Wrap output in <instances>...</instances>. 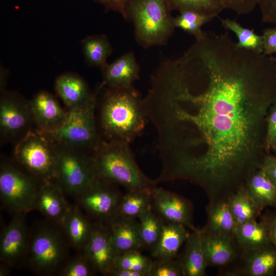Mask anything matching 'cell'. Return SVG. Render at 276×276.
<instances>
[{"label": "cell", "mask_w": 276, "mask_h": 276, "mask_svg": "<svg viewBox=\"0 0 276 276\" xmlns=\"http://www.w3.org/2000/svg\"><path fill=\"white\" fill-rule=\"evenodd\" d=\"M223 27L234 32L237 37V45L242 49L262 53L263 39L262 35L257 34L254 30L244 28L236 20L229 18L221 19Z\"/></svg>", "instance_id": "cell-32"}, {"label": "cell", "mask_w": 276, "mask_h": 276, "mask_svg": "<svg viewBox=\"0 0 276 276\" xmlns=\"http://www.w3.org/2000/svg\"><path fill=\"white\" fill-rule=\"evenodd\" d=\"M83 252L97 273L104 276L111 275L120 255L106 224L94 221L90 237Z\"/></svg>", "instance_id": "cell-14"}, {"label": "cell", "mask_w": 276, "mask_h": 276, "mask_svg": "<svg viewBox=\"0 0 276 276\" xmlns=\"http://www.w3.org/2000/svg\"><path fill=\"white\" fill-rule=\"evenodd\" d=\"M26 214H14L1 233L0 261L11 268L25 266L30 236Z\"/></svg>", "instance_id": "cell-12"}, {"label": "cell", "mask_w": 276, "mask_h": 276, "mask_svg": "<svg viewBox=\"0 0 276 276\" xmlns=\"http://www.w3.org/2000/svg\"><path fill=\"white\" fill-rule=\"evenodd\" d=\"M275 60H276V58H275Z\"/></svg>", "instance_id": "cell-49"}, {"label": "cell", "mask_w": 276, "mask_h": 276, "mask_svg": "<svg viewBox=\"0 0 276 276\" xmlns=\"http://www.w3.org/2000/svg\"><path fill=\"white\" fill-rule=\"evenodd\" d=\"M183 276H204L208 267L202 247L201 232L197 228L192 231L177 258Z\"/></svg>", "instance_id": "cell-21"}, {"label": "cell", "mask_w": 276, "mask_h": 276, "mask_svg": "<svg viewBox=\"0 0 276 276\" xmlns=\"http://www.w3.org/2000/svg\"><path fill=\"white\" fill-rule=\"evenodd\" d=\"M60 225L71 247L77 252H82L90 237L93 221L75 204L71 205Z\"/></svg>", "instance_id": "cell-20"}, {"label": "cell", "mask_w": 276, "mask_h": 276, "mask_svg": "<svg viewBox=\"0 0 276 276\" xmlns=\"http://www.w3.org/2000/svg\"><path fill=\"white\" fill-rule=\"evenodd\" d=\"M152 189L127 190L122 195L114 216L125 219H137L143 213L152 208Z\"/></svg>", "instance_id": "cell-27"}, {"label": "cell", "mask_w": 276, "mask_h": 276, "mask_svg": "<svg viewBox=\"0 0 276 276\" xmlns=\"http://www.w3.org/2000/svg\"><path fill=\"white\" fill-rule=\"evenodd\" d=\"M262 21L276 26V0H259Z\"/></svg>", "instance_id": "cell-39"}, {"label": "cell", "mask_w": 276, "mask_h": 276, "mask_svg": "<svg viewBox=\"0 0 276 276\" xmlns=\"http://www.w3.org/2000/svg\"><path fill=\"white\" fill-rule=\"evenodd\" d=\"M110 276H148L145 273L127 270H116L112 272Z\"/></svg>", "instance_id": "cell-45"}, {"label": "cell", "mask_w": 276, "mask_h": 276, "mask_svg": "<svg viewBox=\"0 0 276 276\" xmlns=\"http://www.w3.org/2000/svg\"><path fill=\"white\" fill-rule=\"evenodd\" d=\"M200 229L207 267H218L220 275L233 276L244 252L234 234L217 235Z\"/></svg>", "instance_id": "cell-11"}, {"label": "cell", "mask_w": 276, "mask_h": 276, "mask_svg": "<svg viewBox=\"0 0 276 276\" xmlns=\"http://www.w3.org/2000/svg\"><path fill=\"white\" fill-rule=\"evenodd\" d=\"M137 220L142 248L151 251L159 238L164 222L152 208L143 213Z\"/></svg>", "instance_id": "cell-31"}, {"label": "cell", "mask_w": 276, "mask_h": 276, "mask_svg": "<svg viewBox=\"0 0 276 276\" xmlns=\"http://www.w3.org/2000/svg\"><path fill=\"white\" fill-rule=\"evenodd\" d=\"M97 98L95 94L86 102L69 108L60 125L41 132L58 147L94 152L101 142L95 116Z\"/></svg>", "instance_id": "cell-5"}, {"label": "cell", "mask_w": 276, "mask_h": 276, "mask_svg": "<svg viewBox=\"0 0 276 276\" xmlns=\"http://www.w3.org/2000/svg\"><path fill=\"white\" fill-rule=\"evenodd\" d=\"M167 2L171 11H194L212 19L225 9L220 0H167Z\"/></svg>", "instance_id": "cell-33"}, {"label": "cell", "mask_w": 276, "mask_h": 276, "mask_svg": "<svg viewBox=\"0 0 276 276\" xmlns=\"http://www.w3.org/2000/svg\"><path fill=\"white\" fill-rule=\"evenodd\" d=\"M71 248L61 226L46 219L30 231L25 265L38 275L57 274Z\"/></svg>", "instance_id": "cell-4"}, {"label": "cell", "mask_w": 276, "mask_h": 276, "mask_svg": "<svg viewBox=\"0 0 276 276\" xmlns=\"http://www.w3.org/2000/svg\"><path fill=\"white\" fill-rule=\"evenodd\" d=\"M32 117L29 102L18 94L6 91L1 93L0 130L3 137H14L28 127Z\"/></svg>", "instance_id": "cell-15"}, {"label": "cell", "mask_w": 276, "mask_h": 276, "mask_svg": "<svg viewBox=\"0 0 276 276\" xmlns=\"http://www.w3.org/2000/svg\"><path fill=\"white\" fill-rule=\"evenodd\" d=\"M122 195L115 184L98 178L74 198L94 221L105 223L115 215Z\"/></svg>", "instance_id": "cell-10"}, {"label": "cell", "mask_w": 276, "mask_h": 276, "mask_svg": "<svg viewBox=\"0 0 276 276\" xmlns=\"http://www.w3.org/2000/svg\"><path fill=\"white\" fill-rule=\"evenodd\" d=\"M54 181L66 195L75 198L97 178L93 152L58 147Z\"/></svg>", "instance_id": "cell-8"}, {"label": "cell", "mask_w": 276, "mask_h": 276, "mask_svg": "<svg viewBox=\"0 0 276 276\" xmlns=\"http://www.w3.org/2000/svg\"><path fill=\"white\" fill-rule=\"evenodd\" d=\"M171 12L167 0H129L127 19L137 43L146 48L166 44L175 28Z\"/></svg>", "instance_id": "cell-6"}, {"label": "cell", "mask_w": 276, "mask_h": 276, "mask_svg": "<svg viewBox=\"0 0 276 276\" xmlns=\"http://www.w3.org/2000/svg\"><path fill=\"white\" fill-rule=\"evenodd\" d=\"M265 226L271 244L276 248V208L273 210H267L260 215V220Z\"/></svg>", "instance_id": "cell-40"}, {"label": "cell", "mask_w": 276, "mask_h": 276, "mask_svg": "<svg viewBox=\"0 0 276 276\" xmlns=\"http://www.w3.org/2000/svg\"><path fill=\"white\" fill-rule=\"evenodd\" d=\"M276 271V248L272 244L244 251L233 276H272Z\"/></svg>", "instance_id": "cell-18"}, {"label": "cell", "mask_w": 276, "mask_h": 276, "mask_svg": "<svg viewBox=\"0 0 276 276\" xmlns=\"http://www.w3.org/2000/svg\"><path fill=\"white\" fill-rule=\"evenodd\" d=\"M213 19L212 18L194 11L187 10L179 12L173 17L175 28H179L194 36L196 39L201 38L204 34L201 27Z\"/></svg>", "instance_id": "cell-34"}, {"label": "cell", "mask_w": 276, "mask_h": 276, "mask_svg": "<svg viewBox=\"0 0 276 276\" xmlns=\"http://www.w3.org/2000/svg\"><path fill=\"white\" fill-rule=\"evenodd\" d=\"M266 134V146L272 148L276 143V105L272 109L268 117Z\"/></svg>", "instance_id": "cell-42"}, {"label": "cell", "mask_w": 276, "mask_h": 276, "mask_svg": "<svg viewBox=\"0 0 276 276\" xmlns=\"http://www.w3.org/2000/svg\"><path fill=\"white\" fill-rule=\"evenodd\" d=\"M11 268L6 265L1 263L0 265V275L6 276L9 273Z\"/></svg>", "instance_id": "cell-47"}, {"label": "cell", "mask_w": 276, "mask_h": 276, "mask_svg": "<svg viewBox=\"0 0 276 276\" xmlns=\"http://www.w3.org/2000/svg\"><path fill=\"white\" fill-rule=\"evenodd\" d=\"M149 276H183V274L176 259H155Z\"/></svg>", "instance_id": "cell-37"}, {"label": "cell", "mask_w": 276, "mask_h": 276, "mask_svg": "<svg viewBox=\"0 0 276 276\" xmlns=\"http://www.w3.org/2000/svg\"><path fill=\"white\" fill-rule=\"evenodd\" d=\"M152 210L165 223L181 224L192 231L197 228L193 222V205L186 198L162 188L152 190Z\"/></svg>", "instance_id": "cell-13"}, {"label": "cell", "mask_w": 276, "mask_h": 276, "mask_svg": "<svg viewBox=\"0 0 276 276\" xmlns=\"http://www.w3.org/2000/svg\"><path fill=\"white\" fill-rule=\"evenodd\" d=\"M224 9H228L239 15L252 12L258 6L259 0H220Z\"/></svg>", "instance_id": "cell-38"}, {"label": "cell", "mask_w": 276, "mask_h": 276, "mask_svg": "<svg viewBox=\"0 0 276 276\" xmlns=\"http://www.w3.org/2000/svg\"><path fill=\"white\" fill-rule=\"evenodd\" d=\"M185 226L164 223L159 238L153 249L151 256L157 260L176 259L190 233Z\"/></svg>", "instance_id": "cell-23"}, {"label": "cell", "mask_w": 276, "mask_h": 276, "mask_svg": "<svg viewBox=\"0 0 276 276\" xmlns=\"http://www.w3.org/2000/svg\"><path fill=\"white\" fill-rule=\"evenodd\" d=\"M234 235L244 251L271 244L265 226L257 219L237 225Z\"/></svg>", "instance_id": "cell-26"}, {"label": "cell", "mask_w": 276, "mask_h": 276, "mask_svg": "<svg viewBox=\"0 0 276 276\" xmlns=\"http://www.w3.org/2000/svg\"><path fill=\"white\" fill-rule=\"evenodd\" d=\"M98 177L120 185L127 190L152 189L156 182L148 178L139 167L130 144L101 141L93 152Z\"/></svg>", "instance_id": "cell-3"}, {"label": "cell", "mask_w": 276, "mask_h": 276, "mask_svg": "<svg viewBox=\"0 0 276 276\" xmlns=\"http://www.w3.org/2000/svg\"><path fill=\"white\" fill-rule=\"evenodd\" d=\"M7 72L6 70L4 67H1V94L5 90L7 80Z\"/></svg>", "instance_id": "cell-46"}, {"label": "cell", "mask_w": 276, "mask_h": 276, "mask_svg": "<svg viewBox=\"0 0 276 276\" xmlns=\"http://www.w3.org/2000/svg\"><path fill=\"white\" fill-rule=\"evenodd\" d=\"M41 182L7 162L0 166V198L3 205L14 214L33 210Z\"/></svg>", "instance_id": "cell-9"}, {"label": "cell", "mask_w": 276, "mask_h": 276, "mask_svg": "<svg viewBox=\"0 0 276 276\" xmlns=\"http://www.w3.org/2000/svg\"><path fill=\"white\" fill-rule=\"evenodd\" d=\"M32 122L38 131L44 132L60 125L66 112L59 105L54 96L45 90L36 93L29 102Z\"/></svg>", "instance_id": "cell-16"}, {"label": "cell", "mask_w": 276, "mask_h": 276, "mask_svg": "<svg viewBox=\"0 0 276 276\" xmlns=\"http://www.w3.org/2000/svg\"><path fill=\"white\" fill-rule=\"evenodd\" d=\"M94 267L82 252L69 257L57 273L59 276H93L97 274Z\"/></svg>", "instance_id": "cell-36"}, {"label": "cell", "mask_w": 276, "mask_h": 276, "mask_svg": "<svg viewBox=\"0 0 276 276\" xmlns=\"http://www.w3.org/2000/svg\"><path fill=\"white\" fill-rule=\"evenodd\" d=\"M245 187L262 208H276V187L260 168L247 178Z\"/></svg>", "instance_id": "cell-28"}, {"label": "cell", "mask_w": 276, "mask_h": 276, "mask_svg": "<svg viewBox=\"0 0 276 276\" xmlns=\"http://www.w3.org/2000/svg\"><path fill=\"white\" fill-rule=\"evenodd\" d=\"M58 150L43 133L29 131L16 145L14 156L23 170L40 182L54 181Z\"/></svg>", "instance_id": "cell-7"}, {"label": "cell", "mask_w": 276, "mask_h": 276, "mask_svg": "<svg viewBox=\"0 0 276 276\" xmlns=\"http://www.w3.org/2000/svg\"><path fill=\"white\" fill-rule=\"evenodd\" d=\"M82 50L88 65L102 69L113 50L107 37L104 34L87 36L81 41Z\"/></svg>", "instance_id": "cell-30"}, {"label": "cell", "mask_w": 276, "mask_h": 276, "mask_svg": "<svg viewBox=\"0 0 276 276\" xmlns=\"http://www.w3.org/2000/svg\"><path fill=\"white\" fill-rule=\"evenodd\" d=\"M227 200L237 225L257 219L263 210L250 196L245 186L231 195Z\"/></svg>", "instance_id": "cell-29"}, {"label": "cell", "mask_w": 276, "mask_h": 276, "mask_svg": "<svg viewBox=\"0 0 276 276\" xmlns=\"http://www.w3.org/2000/svg\"><path fill=\"white\" fill-rule=\"evenodd\" d=\"M205 211L207 220L201 228L203 232L217 235L234 234L237 225L227 199L209 202Z\"/></svg>", "instance_id": "cell-25"}, {"label": "cell", "mask_w": 276, "mask_h": 276, "mask_svg": "<svg viewBox=\"0 0 276 276\" xmlns=\"http://www.w3.org/2000/svg\"><path fill=\"white\" fill-rule=\"evenodd\" d=\"M100 3L106 11H112L120 14L127 19L126 7L129 0H95Z\"/></svg>", "instance_id": "cell-43"}, {"label": "cell", "mask_w": 276, "mask_h": 276, "mask_svg": "<svg viewBox=\"0 0 276 276\" xmlns=\"http://www.w3.org/2000/svg\"><path fill=\"white\" fill-rule=\"evenodd\" d=\"M106 87L99 109L100 130L105 141L130 144L141 134L147 120L143 99L133 86Z\"/></svg>", "instance_id": "cell-2"}, {"label": "cell", "mask_w": 276, "mask_h": 276, "mask_svg": "<svg viewBox=\"0 0 276 276\" xmlns=\"http://www.w3.org/2000/svg\"><path fill=\"white\" fill-rule=\"evenodd\" d=\"M263 39V52L266 55L276 53V27L264 30L262 35Z\"/></svg>", "instance_id": "cell-41"}, {"label": "cell", "mask_w": 276, "mask_h": 276, "mask_svg": "<svg viewBox=\"0 0 276 276\" xmlns=\"http://www.w3.org/2000/svg\"><path fill=\"white\" fill-rule=\"evenodd\" d=\"M153 260L142 255L139 250H132L120 254L117 257L116 270H132L145 273L149 276Z\"/></svg>", "instance_id": "cell-35"}, {"label": "cell", "mask_w": 276, "mask_h": 276, "mask_svg": "<svg viewBox=\"0 0 276 276\" xmlns=\"http://www.w3.org/2000/svg\"><path fill=\"white\" fill-rule=\"evenodd\" d=\"M101 71L103 86L129 88L139 79L140 66L134 53L130 51L107 63Z\"/></svg>", "instance_id": "cell-19"}, {"label": "cell", "mask_w": 276, "mask_h": 276, "mask_svg": "<svg viewBox=\"0 0 276 276\" xmlns=\"http://www.w3.org/2000/svg\"><path fill=\"white\" fill-rule=\"evenodd\" d=\"M272 148H273V149L274 150L275 152V153H276V143H275V144L273 146Z\"/></svg>", "instance_id": "cell-48"}, {"label": "cell", "mask_w": 276, "mask_h": 276, "mask_svg": "<svg viewBox=\"0 0 276 276\" xmlns=\"http://www.w3.org/2000/svg\"><path fill=\"white\" fill-rule=\"evenodd\" d=\"M65 195L55 181L42 182L33 210L39 211L48 221L60 225L71 206Z\"/></svg>", "instance_id": "cell-17"}, {"label": "cell", "mask_w": 276, "mask_h": 276, "mask_svg": "<svg viewBox=\"0 0 276 276\" xmlns=\"http://www.w3.org/2000/svg\"><path fill=\"white\" fill-rule=\"evenodd\" d=\"M274 102L268 58L227 36L198 43L177 69L157 70L142 101L159 155L178 166L174 179L198 184L209 200L228 198L260 168L249 150Z\"/></svg>", "instance_id": "cell-1"}, {"label": "cell", "mask_w": 276, "mask_h": 276, "mask_svg": "<svg viewBox=\"0 0 276 276\" xmlns=\"http://www.w3.org/2000/svg\"><path fill=\"white\" fill-rule=\"evenodd\" d=\"M55 90L64 104L71 108L81 105L93 97L85 81L79 75L66 73L58 76L55 82Z\"/></svg>", "instance_id": "cell-24"}, {"label": "cell", "mask_w": 276, "mask_h": 276, "mask_svg": "<svg viewBox=\"0 0 276 276\" xmlns=\"http://www.w3.org/2000/svg\"><path fill=\"white\" fill-rule=\"evenodd\" d=\"M260 168L276 187V156H265L262 159Z\"/></svg>", "instance_id": "cell-44"}, {"label": "cell", "mask_w": 276, "mask_h": 276, "mask_svg": "<svg viewBox=\"0 0 276 276\" xmlns=\"http://www.w3.org/2000/svg\"><path fill=\"white\" fill-rule=\"evenodd\" d=\"M105 224L120 254L142 248L137 219H125L114 216Z\"/></svg>", "instance_id": "cell-22"}]
</instances>
